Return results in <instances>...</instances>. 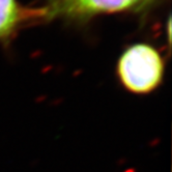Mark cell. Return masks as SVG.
<instances>
[{"instance_id":"2","label":"cell","mask_w":172,"mask_h":172,"mask_svg":"<svg viewBox=\"0 0 172 172\" xmlns=\"http://www.w3.org/2000/svg\"><path fill=\"white\" fill-rule=\"evenodd\" d=\"M164 0H46L45 22L62 20L86 24L93 18L113 13H146Z\"/></svg>"},{"instance_id":"1","label":"cell","mask_w":172,"mask_h":172,"mask_svg":"<svg viewBox=\"0 0 172 172\" xmlns=\"http://www.w3.org/2000/svg\"><path fill=\"white\" fill-rule=\"evenodd\" d=\"M116 75L121 86L135 94H148L164 80L165 60L161 52L147 43H136L119 56Z\"/></svg>"},{"instance_id":"3","label":"cell","mask_w":172,"mask_h":172,"mask_svg":"<svg viewBox=\"0 0 172 172\" xmlns=\"http://www.w3.org/2000/svg\"><path fill=\"white\" fill-rule=\"evenodd\" d=\"M38 23H45L42 7H25L18 0H0V44L3 46H8L25 26Z\"/></svg>"}]
</instances>
